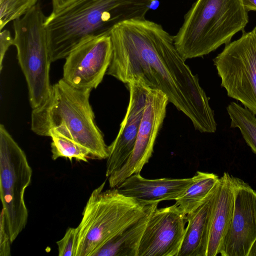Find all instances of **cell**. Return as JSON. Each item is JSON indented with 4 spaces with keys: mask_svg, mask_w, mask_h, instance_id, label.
<instances>
[{
    "mask_svg": "<svg viewBox=\"0 0 256 256\" xmlns=\"http://www.w3.org/2000/svg\"><path fill=\"white\" fill-rule=\"evenodd\" d=\"M231 120L230 127L238 128L246 144L256 154V118L249 110L235 102L226 107Z\"/></svg>",
    "mask_w": 256,
    "mask_h": 256,
    "instance_id": "d6986e66",
    "label": "cell"
},
{
    "mask_svg": "<svg viewBox=\"0 0 256 256\" xmlns=\"http://www.w3.org/2000/svg\"><path fill=\"white\" fill-rule=\"evenodd\" d=\"M38 0H0V31L34 6Z\"/></svg>",
    "mask_w": 256,
    "mask_h": 256,
    "instance_id": "44dd1931",
    "label": "cell"
},
{
    "mask_svg": "<svg viewBox=\"0 0 256 256\" xmlns=\"http://www.w3.org/2000/svg\"><path fill=\"white\" fill-rule=\"evenodd\" d=\"M112 56V46L110 35L86 41L65 58L62 78L78 89L96 88L106 74Z\"/></svg>",
    "mask_w": 256,
    "mask_h": 256,
    "instance_id": "30bf717a",
    "label": "cell"
},
{
    "mask_svg": "<svg viewBox=\"0 0 256 256\" xmlns=\"http://www.w3.org/2000/svg\"><path fill=\"white\" fill-rule=\"evenodd\" d=\"M216 188L200 206L186 215L188 225L178 256H206L210 213Z\"/></svg>",
    "mask_w": 256,
    "mask_h": 256,
    "instance_id": "2e32d148",
    "label": "cell"
},
{
    "mask_svg": "<svg viewBox=\"0 0 256 256\" xmlns=\"http://www.w3.org/2000/svg\"><path fill=\"white\" fill-rule=\"evenodd\" d=\"M234 202L232 175L224 172L212 200L206 256L220 254L224 239L231 224Z\"/></svg>",
    "mask_w": 256,
    "mask_h": 256,
    "instance_id": "5bb4252c",
    "label": "cell"
},
{
    "mask_svg": "<svg viewBox=\"0 0 256 256\" xmlns=\"http://www.w3.org/2000/svg\"><path fill=\"white\" fill-rule=\"evenodd\" d=\"M77 244L76 228H68L62 239L56 242L59 256H75Z\"/></svg>",
    "mask_w": 256,
    "mask_h": 256,
    "instance_id": "7402d4cb",
    "label": "cell"
},
{
    "mask_svg": "<svg viewBox=\"0 0 256 256\" xmlns=\"http://www.w3.org/2000/svg\"><path fill=\"white\" fill-rule=\"evenodd\" d=\"M52 12H56L64 8L76 0H50Z\"/></svg>",
    "mask_w": 256,
    "mask_h": 256,
    "instance_id": "d4e9b609",
    "label": "cell"
},
{
    "mask_svg": "<svg viewBox=\"0 0 256 256\" xmlns=\"http://www.w3.org/2000/svg\"><path fill=\"white\" fill-rule=\"evenodd\" d=\"M192 181V178L147 179L137 173L127 178L116 188L126 196L152 204L176 200L184 194Z\"/></svg>",
    "mask_w": 256,
    "mask_h": 256,
    "instance_id": "9a60e30c",
    "label": "cell"
},
{
    "mask_svg": "<svg viewBox=\"0 0 256 256\" xmlns=\"http://www.w3.org/2000/svg\"><path fill=\"white\" fill-rule=\"evenodd\" d=\"M248 22L242 0H197L174 36V45L185 61L203 56L229 44Z\"/></svg>",
    "mask_w": 256,
    "mask_h": 256,
    "instance_id": "277c9868",
    "label": "cell"
},
{
    "mask_svg": "<svg viewBox=\"0 0 256 256\" xmlns=\"http://www.w3.org/2000/svg\"><path fill=\"white\" fill-rule=\"evenodd\" d=\"M234 211L224 239L222 256H248L256 240V192L242 180L232 176Z\"/></svg>",
    "mask_w": 256,
    "mask_h": 256,
    "instance_id": "8fae6325",
    "label": "cell"
},
{
    "mask_svg": "<svg viewBox=\"0 0 256 256\" xmlns=\"http://www.w3.org/2000/svg\"><path fill=\"white\" fill-rule=\"evenodd\" d=\"M46 18L38 2L13 21V45L16 48L18 62L26 82L32 109L46 100L52 86L50 70L52 62L45 26Z\"/></svg>",
    "mask_w": 256,
    "mask_h": 256,
    "instance_id": "8992f818",
    "label": "cell"
},
{
    "mask_svg": "<svg viewBox=\"0 0 256 256\" xmlns=\"http://www.w3.org/2000/svg\"><path fill=\"white\" fill-rule=\"evenodd\" d=\"M48 136L52 138L50 146L53 160L65 158L70 161L74 158L78 161L88 162V158H92L88 149L56 129L50 130Z\"/></svg>",
    "mask_w": 256,
    "mask_h": 256,
    "instance_id": "ffe728a7",
    "label": "cell"
},
{
    "mask_svg": "<svg viewBox=\"0 0 256 256\" xmlns=\"http://www.w3.org/2000/svg\"><path fill=\"white\" fill-rule=\"evenodd\" d=\"M220 178L214 173L196 172L184 194L175 200L176 204L186 215L192 212L206 200Z\"/></svg>",
    "mask_w": 256,
    "mask_h": 256,
    "instance_id": "ac0fdd59",
    "label": "cell"
},
{
    "mask_svg": "<svg viewBox=\"0 0 256 256\" xmlns=\"http://www.w3.org/2000/svg\"><path fill=\"white\" fill-rule=\"evenodd\" d=\"M248 256H256V240L252 246Z\"/></svg>",
    "mask_w": 256,
    "mask_h": 256,
    "instance_id": "4316f807",
    "label": "cell"
},
{
    "mask_svg": "<svg viewBox=\"0 0 256 256\" xmlns=\"http://www.w3.org/2000/svg\"><path fill=\"white\" fill-rule=\"evenodd\" d=\"M126 86L130 92L129 102L118 134L108 146L107 178L120 169L132 152L150 90L140 80L131 82Z\"/></svg>",
    "mask_w": 256,
    "mask_h": 256,
    "instance_id": "4fadbf2b",
    "label": "cell"
},
{
    "mask_svg": "<svg viewBox=\"0 0 256 256\" xmlns=\"http://www.w3.org/2000/svg\"><path fill=\"white\" fill-rule=\"evenodd\" d=\"M186 218L176 204L156 208L142 234L138 256H178L185 232Z\"/></svg>",
    "mask_w": 256,
    "mask_h": 256,
    "instance_id": "7c38bea8",
    "label": "cell"
},
{
    "mask_svg": "<svg viewBox=\"0 0 256 256\" xmlns=\"http://www.w3.org/2000/svg\"><path fill=\"white\" fill-rule=\"evenodd\" d=\"M242 2L247 12L256 11V0H242Z\"/></svg>",
    "mask_w": 256,
    "mask_h": 256,
    "instance_id": "484cf974",
    "label": "cell"
},
{
    "mask_svg": "<svg viewBox=\"0 0 256 256\" xmlns=\"http://www.w3.org/2000/svg\"><path fill=\"white\" fill-rule=\"evenodd\" d=\"M168 102L163 92L150 90L132 152L126 164L108 178L110 188H116L132 175L140 173L148 162L166 117Z\"/></svg>",
    "mask_w": 256,
    "mask_h": 256,
    "instance_id": "9c48e42d",
    "label": "cell"
},
{
    "mask_svg": "<svg viewBox=\"0 0 256 256\" xmlns=\"http://www.w3.org/2000/svg\"><path fill=\"white\" fill-rule=\"evenodd\" d=\"M156 0H76L46 16L45 26L52 62L66 58L92 39L110 35L118 24L146 18Z\"/></svg>",
    "mask_w": 256,
    "mask_h": 256,
    "instance_id": "7a4b0ae2",
    "label": "cell"
},
{
    "mask_svg": "<svg viewBox=\"0 0 256 256\" xmlns=\"http://www.w3.org/2000/svg\"><path fill=\"white\" fill-rule=\"evenodd\" d=\"M32 169L24 151L0 124V197L12 244L25 228L28 210L24 192Z\"/></svg>",
    "mask_w": 256,
    "mask_h": 256,
    "instance_id": "52a82bcc",
    "label": "cell"
},
{
    "mask_svg": "<svg viewBox=\"0 0 256 256\" xmlns=\"http://www.w3.org/2000/svg\"><path fill=\"white\" fill-rule=\"evenodd\" d=\"M158 204H154L142 217L108 241L94 256H138L142 234L152 212Z\"/></svg>",
    "mask_w": 256,
    "mask_h": 256,
    "instance_id": "e0dca14e",
    "label": "cell"
},
{
    "mask_svg": "<svg viewBox=\"0 0 256 256\" xmlns=\"http://www.w3.org/2000/svg\"><path fill=\"white\" fill-rule=\"evenodd\" d=\"M14 44L10 32L6 29L0 30V71L2 70L3 60L9 48Z\"/></svg>",
    "mask_w": 256,
    "mask_h": 256,
    "instance_id": "cb8c5ba5",
    "label": "cell"
},
{
    "mask_svg": "<svg viewBox=\"0 0 256 256\" xmlns=\"http://www.w3.org/2000/svg\"><path fill=\"white\" fill-rule=\"evenodd\" d=\"M10 244L5 212L2 208L0 216V256H10Z\"/></svg>",
    "mask_w": 256,
    "mask_h": 256,
    "instance_id": "603a6c76",
    "label": "cell"
},
{
    "mask_svg": "<svg viewBox=\"0 0 256 256\" xmlns=\"http://www.w3.org/2000/svg\"><path fill=\"white\" fill-rule=\"evenodd\" d=\"M106 181L91 193L77 231L75 256H94L108 241L142 217L154 204H146L120 193L104 190Z\"/></svg>",
    "mask_w": 256,
    "mask_h": 256,
    "instance_id": "5b68a950",
    "label": "cell"
},
{
    "mask_svg": "<svg viewBox=\"0 0 256 256\" xmlns=\"http://www.w3.org/2000/svg\"><path fill=\"white\" fill-rule=\"evenodd\" d=\"M110 36L112 56L106 74L127 84L140 80L163 92L202 133L216 130L208 98L177 50L174 36L162 26L143 19L116 26Z\"/></svg>",
    "mask_w": 256,
    "mask_h": 256,
    "instance_id": "6da1fadb",
    "label": "cell"
},
{
    "mask_svg": "<svg viewBox=\"0 0 256 256\" xmlns=\"http://www.w3.org/2000/svg\"><path fill=\"white\" fill-rule=\"evenodd\" d=\"M213 62L228 96L256 116V27L226 44Z\"/></svg>",
    "mask_w": 256,
    "mask_h": 256,
    "instance_id": "ba28073f",
    "label": "cell"
},
{
    "mask_svg": "<svg viewBox=\"0 0 256 256\" xmlns=\"http://www.w3.org/2000/svg\"><path fill=\"white\" fill-rule=\"evenodd\" d=\"M92 90L75 88L60 79L52 86L46 100L32 109V130L48 136L56 129L88 149L92 158L106 159L108 146L90 102Z\"/></svg>",
    "mask_w": 256,
    "mask_h": 256,
    "instance_id": "3957f363",
    "label": "cell"
}]
</instances>
